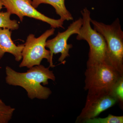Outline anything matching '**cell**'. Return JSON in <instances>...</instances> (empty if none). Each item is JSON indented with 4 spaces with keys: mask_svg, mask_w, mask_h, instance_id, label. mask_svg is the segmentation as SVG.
<instances>
[{
    "mask_svg": "<svg viewBox=\"0 0 123 123\" xmlns=\"http://www.w3.org/2000/svg\"><path fill=\"white\" fill-rule=\"evenodd\" d=\"M49 68L40 64L29 68L26 72L20 73L7 66L5 68L6 82L9 85L23 88L30 99L46 100L51 94L52 91L41 84L46 85L49 84V80H55V74Z\"/></svg>",
    "mask_w": 123,
    "mask_h": 123,
    "instance_id": "cell-1",
    "label": "cell"
},
{
    "mask_svg": "<svg viewBox=\"0 0 123 123\" xmlns=\"http://www.w3.org/2000/svg\"><path fill=\"white\" fill-rule=\"evenodd\" d=\"M93 29L103 36L107 44L106 63L123 76V31L118 18L111 25L91 19Z\"/></svg>",
    "mask_w": 123,
    "mask_h": 123,
    "instance_id": "cell-2",
    "label": "cell"
},
{
    "mask_svg": "<svg viewBox=\"0 0 123 123\" xmlns=\"http://www.w3.org/2000/svg\"><path fill=\"white\" fill-rule=\"evenodd\" d=\"M84 89L88 94H110L112 87L122 76L105 63L86 64Z\"/></svg>",
    "mask_w": 123,
    "mask_h": 123,
    "instance_id": "cell-3",
    "label": "cell"
},
{
    "mask_svg": "<svg viewBox=\"0 0 123 123\" xmlns=\"http://www.w3.org/2000/svg\"><path fill=\"white\" fill-rule=\"evenodd\" d=\"M81 13L83 23L76 39L77 40H86L89 46L86 64L106 63L107 48L105 39L100 33L91 27L90 11L86 7Z\"/></svg>",
    "mask_w": 123,
    "mask_h": 123,
    "instance_id": "cell-4",
    "label": "cell"
},
{
    "mask_svg": "<svg viewBox=\"0 0 123 123\" xmlns=\"http://www.w3.org/2000/svg\"><path fill=\"white\" fill-rule=\"evenodd\" d=\"M55 31V28H52L38 38H36L33 34L27 36L22 52V60L19 65L20 68H29L40 65L43 59H47L50 64V68L55 67L51 61L50 51L46 48L47 39L54 34Z\"/></svg>",
    "mask_w": 123,
    "mask_h": 123,
    "instance_id": "cell-5",
    "label": "cell"
},
{
    "mask_svg": "<svg viewBox=\"0 0 123 123\" xmlns=\"http://www.w3.org/2000/svg\"><path fill=\"white\" fill-rule=\"evenodd\" d=\"M2 4L7 11L17 15L22 22L24 17L33 18L47 23L51 28L64 29V21L53 19L40 13L32 5V0H2Z\"/></svg>",
    "mask_w": 123,
    "mask_h": 123,
    "instance_id": "cell-6",
    "label": "cell"
},
{
    "mask_svg": "<svg viewBox=\"0 0 123 123\" xmlns=\"http://www.w3.org/2000/svg\"><path fill=\"white\" fill-rule=\"evenodd\" d=\"M82 23V18H80L70 24L66 31L58 32L55 38L47 40L46 47L49 49L52 63H53V55L60 53L61 55L58 61L61 63H65V60L69 56V50L73 46L72 44H68V40L73 35L79 33Z\"/></svg>",
    "mask_w": 123,
    "mask_h": 123,
    "instance_id": "cell-7",
    "label": "cell"
},
{
    "mask_svg": "<svg viewBox=\"0 0 123 123\" xmlns=\"http://www.w3.org/2000/svg\"><path fill=\"white\" fill-rule=\"evenodd\" d=\"M117 102V100L110 94L101 95L88 94L85 105L78 116L76 123H85L88 120L97 117Z\"/></svg>",
    "mask_w": 123,
    "mask_h": 123,
    "instance_id": "cell-8",
    "label": "cell"
},
{
    "mask_svg": "<svg viewBox=\"0 0 123 123\" xmlns=\"http://www.w3.org/2000/svg\"><path fill=\"white\" fill-rule=\"evenodd\" d=\"M12 31L8 29L0 28V60L5 53H10L15 57V61L22 59V52L24 44L17 46L11 39Z\"/></svg>",
    "mask_w": 123,
    "mask_h": 123,
    "instance_id": "cell-9",
    "label": "cell"
},
{
    "mask_svg": "<svg viewBox=\"0 0 123 123\" xmlns=\"http://www.w3.org/2000/svg\"><path fill=\"white\" fill-rule=\"evenodd\" d=\"M65 1V0H32V5L36 9L41 4L51 5L55 9L57 14L59 15L60 19L64 21H72L73 20V18L66 8Z\"/></svg>",
    "mask_w": 123,
    "mask_h": 123,
    "instance_id": "cell-10",
    "label": "cell"
},
{
    "mask_svg": "<svg viewBox=\"0 0 123 123\" xmlns=\"http://www.w3.org/2000/svg\"><path fill=\"white\" fill-rule=\"evenodd\" d=\"M11 15L8 11L0 12V28L8 29L12 31L19 28L17 21L10 19Z\"/></svg>",
    "mask_w": 123,
    "mask_h": 123,
    "instance_id": "cell-11",
    "label": "cell"
},
{
    "mask_svg": "<svg viewBox=\"0 0 123 123\" xmlns=\"http://www.w3.org/2000/svg\"><path fill=\"white\" fill-rule=\"evenodd\" d=\"M15 111L0 99V123H8L11 120Z\"/></svg>",
    "mask_w": 123,
    "mask_h": 123,
    "instance_id": "cell-12",
    "label": "cell"
},
{
    "mask_svg": "<svg viewBox=\"0 0 123 123\" xmlns=\"http://www.w3.org/2000/svg\"><path fill=\"white\" fill-rule=\"evenodd\" d=\"M110 94L114 97L121 106L123 103V76H121L116 82Z\"/></svg>",
    "mask_w": 123,
    "mask_h": 123,
    "instance_id": "cell-13",
    "label": "cell"
},
{
    "mask_svg": "<svg viewBox=\"0 0 123 123\" xmlns=\"http://www.w3.org/2000/svg\"><path fill=\"white\" fill-rule=\"evenodd\" d=\"M86 123H123V116H116L110 114L104 118H95L88 120Z\"/></svg>",
    "mask_w": 123,
    "mask_h": 123,
    "instance_id": "cell-14",
    "label": "cell"
},
{
    "mask_svg": "<svg viewBox=\"0 0 123 123\" xmlns=\"http://www.w3.org/2000/svg\"><path fill=\"white\" fill-rule=\"evenodd\" d=\"M3 4H2V0H0V11L2 8Z\"/></svg>",
    "mask_w": 123,
    "mask_h": 123,
    "instance_id": "cell-15",
    "label": "cell"
}]
</instances>
